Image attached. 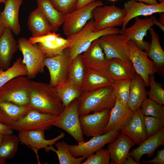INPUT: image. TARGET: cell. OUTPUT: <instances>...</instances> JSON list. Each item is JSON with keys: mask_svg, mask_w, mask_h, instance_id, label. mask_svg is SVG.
<instances>
[{"mask_svg": "<svg viewBox=\"0 0 164 164\" xmlns=\"http://www.w3.org/2000/svg\"><path fill=\"white\" fill-rule=\"evenodd\" d=\"M29 96V105L39 111L59 115L64 108L55 88L50 84L31 80Z\"/></svg>", "mask_w": 164, "mask_h": 164, "instance_id": "obj_1", "label": "cell"}, {"mask_svg": "<svg viewBox=\"0 0 164 164\" xmlns=\"http://www.w3.org/2000/svg\"><path fill=\"white\" fill-rule=\"evenodd\" d=\"M113 86L83 91L77 98L79 116L111 109L116 100L113 94Z\"/></svg>", "mask_w": 164, "mask_h": 164, "instance_id": "obj_2", "label": "cell"}, {"mask_svg": "<svg viewBox=\"0 0 164 164\" xmlns=\"http://www.w3.org/2000/svg\"><path fill=\"white\" fill-rule=\"evenodd\" d=\"M120 30L115 27H108L95 31L94 20H89L84 28L77 33L67 37L70 45L69 53L73 60L78 55L84 52L94 40L108 34H118Z\"/></svg>", "mask_w": 164, "mask_h": 164, "instance_id": "obj_3", "label": "cell"}, {"mask_svg": "<svg viewBox=\"0 0 164 164\" xmlns=\"http://www.w3.org/2000/svg\"><path fill=\"white\" fill-rule=\"evenodd\" d=\"M31 80L20 76L13 78L0 88V101L25 106L29 105V91Z\"/></svg>", "mask_w": 164, "mask_h": 164, "instance_id": "obj_4", "label": "cell"}, {"mask_svg": "<svg viewBox=\"0 0 164 164\" xmlns=\"http://www.w3.org/2000/svg\"><path fill=\"white\" fill-rule=\"evenodd\" d=\"M18 49L21 52L22 62L27 69V77L29 79L36 77L39 73L44 72L45 55L36 44L32 45L29 39L21 37L18 40Z\"/></svg>", "mask_w": 164, "mask_h": 164, "instance_id": "obj_5", "label": "cell"}, {"mask_svg": "<svg viewBox=\"0 0 164 164\" xmlns=\"http://www.w3.org/2000/svg\"><path fill=\"white\" fill-rule=\"evenodd\" d=\"M77 98L65 107L53 125L61 128L70 135L78 143L84 141L79 119Z\"/></svg>", "mask_w": 164, "mask_h": 164, "instance_id": "obj_6", "label": "cell"}, {"mask_svg": "<svg viewBox=\"0 0 164 164\" xmlns=\"http://www.w3.org/2000/svg\"><path fill=\"white\" fill-rule=\"evenodd\" d=\"M58 116L33 109L9 126L13 131L19 132L37 130L45 131L53 126Z\"/></svg>", "mask_w": 164, "mask_h": 164, "instance_id": "obj_7", "label": "cell"}, {"mask_svg": "<svg viewBox=\"0 0 164 164\" xmlns=\"http://www.w3.org/2000/svg\"><path fill=\"white\" fill-rule=\"evenodd\" d=\"M72 60L69 53V47L64 50L60 54L44 58V65L48 70L49 84L51 86L55 88L68 79Z\"/></svg>", "mask_w": 164, "mask_h": 164, "instance_id": "obj_8", "label": "cell"}, {"mask_svg": "<svg viewBox=\"0 0 164 164\" xmlns=\"http://www.w3.org/2000/svg\"><path fill=\"white\" fill-rule=\"evenodd\" d=\"M101 0L94 2L82 8L76 9L64 15L63 30L64 35L68 37L80 31L92 18V11L96 7L103 5Z\"/></svg>", "mask_w": 164, "mask_h": 164, "instance_id": "obj_9", "label": "cell"}, {"mask_svg": "<svg viewBox=\"0 0 164 164\" xmlns=\"http://www.w3.org/2000/svg\"><path fill=\"white\" fill-rule=\"evenodd\" d=\"M92 14L95 31L122 25L125 16L124 9L114 4L96 7L93 10Z\"/></svg>", "mask_w": 164, "mask_h": 164, "instance_id": "obj_10", "label": "cell"}, {"mask_svg": "<svg viewBox=\"0 0 164 164\" xmlns=\"http://www.w3.org/2000/svg\"><path fill=\"white\" fill-rule=\"evenodd\" d=\"M129 59L132 62L136 73L144 80L146 87L149 85V77L157 72V68L153 62L150 60L147 52L140 49L132 40L127 43Z\"/></svg>", "mask_w": 164, "mask_h": 164, "instance_id": "obj_11", "label": "cell"}, {"mask_svg": "<svg viewBox=\"0 0 164 164\" xmlns=\"http://www.w3.org/2000/svg\"><path fill=\"white\" fill-rule=\"evenodd\" d=\"M99 44L105 54L106 60L118 58L129 59L127 43L128 37L121 34H108L99 38Z\"/></svg>", "mask_w": 164, "mask_h": 164, "instance_id": "obj_12", "label": "cell"}, {"mask_svg": "<svg viewBox=\"0 0 164 164\" xmlns=\"http://www.w3.org/2000/svg\"><path fill=\"white\" fill-rule=\"evenodd\" d=\"M119 133L118 131H111L101 135L93 137L88 141L77 145H68L69 151L75 157L83 156L86 158L102 149L107 144L114 141Z\"/></svg>", "mask_w": 164, "mask_h": 164, "instance_id": "obj_13", "label": "cell"}, {"mask_svg": "<svg viewBox=\"0 0 164 164\" xmlns=\"http://www.w3.org/2000/svg\"><path fill=\"white\" fill-rule=\"evenodd\" d=\"M111 109L79 116L82 132L87 137L102 135L109 121Z\"/></svg>", "mask_w": 164, "mask_h": 164, "instance_id": "obj_14", "label": "cell"}, {"mask_svg": "<svg viewBox=\"0 0 164 164\" xmlns=\"http://www.w3.org/2000/svg\"><path fill=\"white\" fill-rule=\"evenodd\" d=\"M45 131L37 130L20 132L18 136L20 142L31 149L38 157V151L39 149H44L46 152L49 151L50 146L55 144L65 135L64 132H61L56 137L47 140L45 138Z\"/></svg>", "mask_w": 164, "mask_h": 164, "instance_id": "obj_15", "label": "cell"}, {"mask_svg": "<svg viewBox=\"0 0 164 164\" xmlns=\"http://www.w3.org/2000/svg\"><path fill=\"white\" fill-rule=\"evenodd\" d=\"M153 25L152 16L143 19L137 17L134 24L130 27L125 28L120 33L128 37L129 40L134 41L140 49L145 50L147 52L150 44L144 41V38L146 35L147 31Z\"/></svg>", "mask_w": 164, "mask_h": 164, "instance_id": "obj_16", "label": "cell"}, {"mask_svg": "<svg viewBox=\"0 0 164 164\" xmlns=\"http://www.w3.org/2000/svg\"><path fill=\"white\" fill-rule=\"evenodd\" d=\"M125 16L120 31H123L128 22L132 19L139 16L151 15L156 13L164 12V2L148 5L142 2L129 0L124 5Z\"/></svg>", "mask_w": 164, "mask_h": 164, "instance_id": "obj_17", "label": "cell"}, {"mask_svg": "<svg viewBox=\"0 0 164 164\" xmlns=\"http://www.w3.org/2000/svg\"><path fill=\"white\" fill-rule=\"evenodd\" d=\"M120 132L138 145L148 138L141 108L133 111L131 119Z\"/></svg>", "mask_w": 164, "mask_h": 164, "instance_id": "obj_18", "label": "cell"}, {"mask_svg": "<svg viewBox=\"0 0 164 164\" xmlns=\"http://www.w3.org/2000/svg\"><path fill=\"white\" fill-rule=\"evenodd\" d=\"M135 144L128 136L121 133L109 143L107 149L110 156V164H124L130 149Z\"/></svg>", "mask_w": 164, "mask_h": 164, "instance_id": "obj_19", "label": "cell"}, {"mask_svg": "<svg viewBox=\"0 0 164 164\" xmlns=\"http://www.w3.org/2000/svg\"><path fill=\"white\" fill-rule=\"evenodd\" d=\"M133 113L127 104L116 100L114 106L111 109L108 122L104 130L106 133L111 131H120L131 119Z\"/></svg>", "mask_w": 164, "mask_h": 164, "instance_id": "obj_20", "label": "cell"}, {"mask_svg": "<svg viewBox=\"0 0 164 164\" xmlns=\"http://www.w3.org/2000/svg\"><path fill=\"white\" fill-rule=\"evenodd\" d=\"M99 43V38L92 42L82 55L83 60L87 68L101 71L108 70V60L105 59Z\"/></svg>", "mask_w": 164, "mask_h": 164, "instance_id": "obj_21", "label": "cell"}, {"mask_svg": "<svg viewBox=\"0 0 164 164\" xmlns=\"http://www.w3.org/2000/svg\"><path fill=\"white\" fill-rule=\"evenodd\" d=\"M22 0H6L3 11L0 13V24L9 28L15 35L21 31L19 12Z\"/></svg>", "mask_w": 164, "mask_h": 164, "instance_id": "obj_22", "label": "cell"}, {"mask_svg": "<svg viewBox=\"0 0 164 164\" xmlns=\"http://www.w3.org/2000/svg\"><path fill=\"white\" fill-rule=\"evenodd\" d=\"M115 81L108 70L100 71L87 68L81 87L83 91L113 86Z\"/></svg>", "mask_w": 164, "mask_h": 164, "instance_id": "obj_23", "label": "cell"}, {"mask_svg": "<svg viewBox=\"0 0 164 164\" xmlns=\"http://www.w3.org/2000/svg\"><path fill=\"white\" fill-rule=\"evenodd\" d=\"M164 145V128L148 138L138 146L129 152L128 155L132 156L139 164L143 155L146 154L148 157H151L155 150L158 147Z\"/></svg>", "mask_w": 164, "mask_h": 164, "instance_id": "obj_24", "label": "cell"}, {"mask_svg": "<svg viewBox=\"0 0 164 164\" xmlns=\"http://www.w3.org/2000/svg\"><path fill=\"white\" fill-rule=\"evenodd\" d=\"M12 32L9 28L5 27L0 38V66L4 70L9 67L13 56L18 49V42Z\"/></svg>", "mask_w": 164, "mask_h": 164, "instance_id": "obj_25", "label": "cell"}, {"mask_svg": "<svg viewBox=\"0 0 164 164\" xmlns=\"http://www.w3.org/2000/svg\"><path fill=\"white\" fill-rule=\"evenodd\" d=\"M33 109L34 108L29 105L22 106L0 101V122L9 126Z\"/></svg>", "mask_w": 164, "mask_h": 164, "instance_id": "obj_26", "label": "cell"}, {"mask_svg": "<svg viewBox=\"0 0 164 164\" xmlns=\"http://www.w3.org/2000/svg\"><path fill=\"white\" fill-rule=\"evenodd\" d=\"M108 60L107 70L115 81L131 80L135 75L136 71L130 59L114 58Z\"/></svg>", "mask_w": 164, "mask_h": 164, "instance_id": "obj_27", "label": "cell"}, {"mask_svg": "<svg viewBox=\"0 0 164 164\" xmlns=\"http://www.w3.org/2000/svg\"><path fill=\"white\" fill-rule=\"evenodd\" d=\"M143 79L136 73L131 80L130 95L127 105L133 111L141 108L143 101L147 98V91Z\"/></svg>", "mask_w": 164, "mask_h": 164, "instance_id": "obj_28", "label": "cell"}, {"mask_svg": "<svg viewBox=\"0 0 164 164\" xmlns=\"http://www.w3.org/2000/svg\"><path fill=\"white\" fill-rule=\"evenodd\" d=\"M36 8L48 21L52 32H57L63 25L64 15L56 9L50 0H37Z\"/></svg>", "mask_w": 164, "mask_h": 164, "instance_id": "obj_29", "label": "cell"}, {"mask_svg": "<svg viewBox=\"0 0 164 164\" xmlns=\"http://www.w3.org/2000/svg\"><path fill=\"white\" fill-rule=\"evenodd\" d=\"M149 30L151 41L147 55L155 64L157 74L162 76L164 74V51L160 43L159 36L152 27Z\"/></svg>", "mask_w": 164, "mask_h": 164, "instance_id": "obj_30", "label": "cell"}, {"mask_svg": "<svg viewBox=\"0 0 164 164\" xmlns=\"http://www.w3.org/2000/svg\"><path fill=\"white\" fill-rule=\"evenodd\" d=\"M27 26L32 37L41 36L52 32L48 21L37 8L30 13Z\"/></svg>", "mask_w": 164, "mask_h": 164, "instance_id": "obj_31", "label": "cell"}, {"mask_svg": "<svg viewBox=\"0 0 164 164\" xmlns=\"http://www.w3.org/2000/svg\"><path fill=\"white\" fill-rule=\"evenodd\" d=\"M56 92L65 108L82 94V88L68 79L55 88Z\"/></svg>", "mask_w": 164, "mask_h": 164, "instance_id": "obj_32", "label": "cell"}, {"mask_svg": "<svg viewBox=\"0 0 164 164\" xmlns=\"http://www.w3.org/2000/svg\"><path fill=\"white\" fill-rule=\"evenodd\" d=\"M41 49L45 57H51L61 53L64 50L70 47V43L67 39L61 36L53 41L36 44Z\"/></svg>", "mask_w": 164, "mask_h": 164, "instance_id": "obj_33", "label": "cell"}, {"mask_svg": "<svg viewBox=\"0 0 164 164\" xmlns=\"http://www.w3.org/2000/svg\"><path fill=\"white\" fill-rule=\"evenodd\" d=\"M21 57L17 59L10 67L4 70L0 66V88L8 81L17 77L27 76L26 67Z\"/></svg>", "mask_w": 164, "mask_h": 164, "instance_id": "obj_34", "label": "cell"}, {"mask_svg": "<svg viewBox=\"0 0 164 164\" xmlns=\"http://www.w3.org/2000/svg\"><path fill=\"white\" fill-rule=\"evenodd\" d=\"M20 142L18 136L12 134L4 135L0 143V158L11 159L16 153Z\"/></svg>", "mask_w": 164, "mask_h": 164, "instance_id": "obj_35", "label": "cell"}, {"mask_svg": "<svg viewBox=\"0 0 164 164\" xmlns=\"http://www.w3.org/2000/svg\"><path fill=\"white\" fill-rule=\"evenodd\" d=\"M87 68L83 60L82 54L73 59L68 73V78L81 88Z\"/></svg>", "mask_w": 164, "mask_h": 164, "instance_id": "obj_36", "label": "cell"}, {"mask_svg": "<svg viewBox=\"0 0 164 164\" xmlns=\"http://www.w3.org/2000/svg\"><path fill=\"white\" fill-rule=\"evenodd\" d=\"M55 145L57 150L52 146L50 150L57 154L60 164H80L86 158L83 156L76 158L73 156L69 151L68 145L64 141L56 142Z\"/></svg>", "mask_w": 164, "mask_h": 164, "instance_id": "obj_37", "label": "cell"}, {"mask_svg": "<svg viewBox=\"0 0 164 164\" xmlns=\"http://www.w3.org/2000/svg\"><path fill=\"white\" fill-rule=\"evenodd\" d=\"M131 79L115 81L113 85V94L115 99L127 104L129 99Z\"/></svg>", "mask_w": 164, "mask_h": 164, "instance_id": "obj_38", "label": "cell"}, {"mask_svg": "<svg viewBox=\"0 0 164 164\" xmlns=\"http://www.w3.org/2000/svg\"><path fill=\"white\" fill-rule=\"evenodd\" d=\"M141 107L142 112L144 116L164 118V106L148 98L143 101Z\"/></svg>", "mask_w": 164, "mask_h": 164, "instance_id": "obj_39", "label": "cell"}, {"mask_svg": "<svg viewBox=\"0 0 164 164\" xmlns=\"http://www.w3.org/2000/svg\"><path fill=\"white\" fill-rule=\"evenodd\" d=\"M149 85L150 90L147 91L148 98L163 105L164 104V90L160 84L155 80L153 74L149 76Z\"/></svg>", "mask_w": 164, "mask_h": 164, "instance_id": "obj_40", "label": "cell"}, {"mask_svg": "<svg viewBox=\"0 0 164 164\" xmlns=\"http://www.w3.org/2000/svg\"><path fill=\"white\" fill-rule=\"evenodd\" d=\"M145 123L148 138L164 128V118L151 116H144Z\"/></svg>", "mask_w": 164, "mask_h": 164, "instance_id": "obj_41", "label": "cell"}, {"mask_svg": "<svg viewBox=\"0 0 164 164\" xmlns=\"http://www.w3.org/2000/svg\"><path fill=\"white\" fill-rule=\"evenodd\" d=\"M87 160L82 164H109L110 156L107 149H101L87 157Z\"/></svg>", "mask_w": 164, "mask_h": 164, "instance_id": "obj_42", "label": "cell"}, {"mask_svg": "<svg viewBox=\"0 0 164 164\" xmlns=\"http://www.w3.org/2000/svg\"><path fill=\"white\" fill-rule=\"evenodd\" d=\"M54 8L64 15L76 9L77 0H50Z\"/></svg>", "mask_w": 164, "mask_h": 164, "instance_id": "obj_43", "label": "cell"}, {"mask_svg": "<svg viewBox=\"0 0 164 164\" xmlns=\"http://www.w3.org/2000/svg\"><path fill=\"white\" fill-rule=\"evenodd\" d=\"M60 36V34L52 32L41 36L35 37L32 36L29 39V40L31 44L34 45L39 43L53 41Z\"/></svg>", "mask_w": 164, "mask_h": 164, "instance_id": "obj_44", "label": "cell"}, {"mask_svg": "<svg viewBox=\"0 0 164 164\" xmlns=\"http://www.w3.org/2000/svg\"><path fill=\"white\" fill-rule=\"evenodd\" d=\"M143 163H149L154 164H164V149L157 150L156 156L154 159L149 160H142Z\"/></svg>", "mask_w": 164, "mask_h": 164, "instance_id": "obj_45", "label": "cell"}, {"mask_svg": "<svg viewBox=\"0 0 164 164\" xmlns=\"http://www.w3.org/2000/svg\"><path fill=\"white\" fill-rule=\"evenodd\" d=\"M13 130L9 126L0 122V134L3 135H7L12 134Z\"/></svg>", "mask_w": 164, "mask_h": 164, "instance_id": "obj_46", "label": "cell"}, {"mask_svg": "<svg viewBox=\"0 0 164 164\" xmlns=\"http://www.w3.org/2000/svg\"><path fill=\"white\" fill-rule=\"evenodd\" d=\"M95 1V0H77L76 9L83 7Z\"/></svg>", "mask_w": 164, "mask_h": 164, "instance_id": "obj_47", "label": "cell"}, {"mask_svg": "<svg viewBox=\"0 0 164 164\" xmlns=\"http://www.w3.org/2000/svg\"><path fill=\"white\" fill-rule=\"evenodd\" d=\"M133 1L142 2L148 5H153L158 3L156 0H132Z\"/></svg>", "mask_w": 164, "mask_h": 164, "instance_id": "obj_48", "label": "cell"}, {"mask_svg": "<svg viewBox=\"0 0 164 164\" xmlns=\"http://www.w3.org/2000/svg\"><path fill=\"white\" fill-rule=\"evenodd\" d=\"M154 25H155L158 26L163 31H164V25L158 21L154 16H152Z\"/></svg>", "mask_w": 164, "mask_h": 164, "instance_id": "obj_49", "label": "cell"}, {"mask_svg": "<svg viewBox=\"0 0 164 164\" xmlns=\"http://www.w3.org/2000/svg\"><path fill=\"white\" fill-rule=\"evenodd\" d=\"M124 164H138L134 159L133 158L128 155L125 162Z\"/></svg>", "mask_w": 164, "mask_h": 164, "instance_id": "obj_50", "label": "cell"}, {"mask_svg": "<svg viewBox=\"0 0 164 164\" xmlns=\"http://www.w3.org/2000/svg\"><path fill=\"white\" fill-rule=\"evenodd\" d=\"M161 13L159 17V22L164 25V12Z\"/></svg>", "mask_w": 164, "mask_h": 164, "instance_id": "obj_51", "label": "cell"}, {"mask_svg": "<svg viewBox=\"0 0 164 164\" xmlns=\"http://www.w3.org/2000/svg\"><path fill=\"white\" fill-rule=\"evenodd\" d=\"M5 27L0 24V38L2 36L4 31Z\"/></svg>", "mask_w": 164, "mask_h": 164, "instance_id": "obj_52", "label": "cell"}, {"mask_svg": "<svg viewBox=\"0 0 164 164\" xmlns=\"http://www.w3.org/2000/svg\"><path fill=\"white\" fill-rule=\"evenodd\" d=\"M6 163L5 160H2L0 158V164H5Z\"/></svg>", "mask_w": 164, "mask_h": 164, "instance_id": "obj_53", "label": "cell"}, {"mask_svg": "<svg viewBox=\"0 0 164 164\" xmlns=\"http://www.w3.org/2000/svg\"><path fill=\"white\" fill-rule=\"evenodd\" d=\"M4 135L0 134V143L1 142Z\"/></svg>", "mask_w": 164, "mask_h": 164, "instance_id": "obj_54", "label": "cell"}, {"mask_svg": "<svg viewBox=\"0 0 164 164\" xmlns=\"http://www.w3.org/2000/svg\"><path fill=\"white\" fill-rule=\"evenodd\" d=\"M6 0H0V3H3L5 4Z\"/></svg>", "mask_w": 164, "mask_h": 164, "instance_id": "obj_55", "label": "cell"}, {"mask_svg": "<svg viewBox=\"0 0 164 164\" xmlns=\"http://www.w3.org/2000/svg\"><path fill=\"white\" fill-rule=\"evenodd\" d=\"M159 3L164 2V0H158Z\"/></svg>", "mask_w": 164, "mask_h": 164, "instance_id": "obj_56", "label": "cell"}, {"mask_svg": "<svg viewBox=\"0 0 164 164\" xmlns=\"http://www.w3.org/2000/svg\"><path fill=\"white\" fill-rule=\"evenodd\" d=\"M110 0V1H113V2H114V1H116V0Z\"/></svg>", "mask_w": 164, "mask_h": 164, "instance_id": "obj_57", "label": "cell"}, {"mask_svg": "<svg viewBox=\"0 0 164 164\" xmlns=\"http://www.w3.org/2000/svg\"><path fill=\"white\" fill-rule=\"evenodd\" d=\"M0 12H1V11H0Z\"/></svg>", "mask_w": 164, "mask_h": 164, "instance_id": "obj_58", "label": "cell"}]
</instances>
